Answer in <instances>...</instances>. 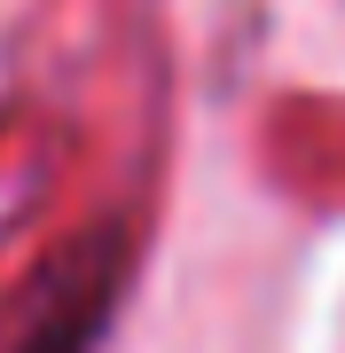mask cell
I'll return each instance as SVG.
<instances>
[{"instance_id": "1", "label": "cell", "mask_w": 345, "mask_h": 353, "mask_svg": "<svg viewBox=\"0 0 345 353\" xmlns=\"http://www.w3.org/2000/svg\"><path fill=\"white\" fill-rule=\"evenodd\" d=\"M126 252L134 236L126 228H87L79 243H63L32 283V306L16 322V345L8 353H94L110 338V314H118V290H126Z\"/></svg>"}]
</instances>
